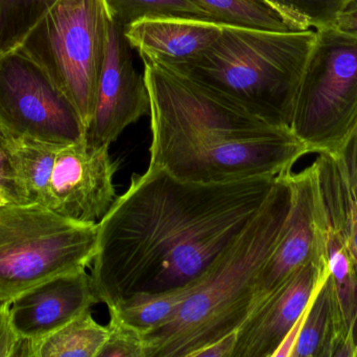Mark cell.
Here are the masks:
<instances>
[{"instance_id": "cell-1", "label": "cell", "mask_w": 357, "mask_h": 357, "mask_svg": "<svg viewBox=\"0 0 357 357\" xmlns=\"http://www.w3.org/2000/svg\"><path fill=\"white\" fill-rule=\"evenodd\" d=\"M277 177L205 184L152 165L134 174L98 222L90 276L100 303L110 309L134 296L197 285L257 215Z\"/></svg>"}, {"instance_id": "cell-2", "label": "cell", "mask_w": 357, "mask_h": 357, "mask_svg": "<svg viewBox=\"0 0 357 357\" xmlns=\"http://www.w3.org/2000/svg\"><path fill=\"white\" fill-rule=\"evenodd\" d=\"M291 174L277 177L257 215L212 264L173 319L144 335L146 357H192L241 327L251 312L258 275L289 216Z\"/></svg>"}, {"instance_id": "cell-3", "label": "cell", "mask_w": 357, "mask_h": 357, "mask_svg": "<svg viewBox=\"0 0 357 357\" xmlns=\"http://www.w3.org/2000/svg\"><path fill=\"white\" fill-rule=\"evenodd\" d=\"M314 39L312 29L274 31L224 25L206 52L177 69L264 121L291 128L298 88Z\"/></svg>"}, {"instance_id": "cell-4", "label": "cell", "mask_w": 357, "mask_h": 357, "mask_svg": "<svg viewBox=\"0 0 357 357\" xmlns=\"http://www.w3.org/2000/svg\"><path fill=\"white\" fill-rule=\"evenodd\" d=\"M310 147L291 129L258 132L208 130L152 136L150 165L182 180L229 182L289 173Z\"/></svg>"}, {"instance_id": "cell-5", "label": "cell", "mask_w": 357, "mask_h": 357, "mask_svg": "<svg viewBox=\"0 0 357 357\" xmlns=\"http://www.w3.org/2000/svg\"><path fill=\"white\" fill-rule=\"evenodd\" d=\"M98 224L63 217L43 205L0 207V301L47 279L86 270L98 249Z\"/></svg>"}, {"instance_id": "cell-6", "label": "cell", "mask_w": 357, "mask_h": 357, "mask_svg": "<svg viewBox=\"0 0 357 357\" xmlns=\"http://www.w3.org/2000/svg\"><path fill=\"white\" fill-rule=\"evenodd\" d=\"M113 19L107 0H58L19 48L75 105L85 128L93 113Z\"/></svg>"}, {"instance_id": "cell-7", "label": "cell", "mask_w": 357, "mask_h": 357, "mask_svg": "<svg viewBox=\"0 0 357 357\" xmlns=\"http://www.w3.org/2000/svg\"><path fill=\"white\" fill-rule=\"evenodd\" d=\"M291 131L312 153L344 152L357 129V38L316 29L298 88Z\"/></svg>"}, {"instance_id": "cell-8", "label": "cell", "mask_w": 357, "mask_h": 357, "mask_svg": "<svg viewBox=\"0 0 357 357\" xmlns=\"http://www.w3.org/2000/svg\"><path fill=\"white\" fill-rule=\"evenodd\" d=\"M0 126L12 136L54 146L85 140L75 105L19 48L0 58Z\"/></svg>"}, {"instance_id": "cell-9", "label": "cell", "mask_w": 357, "mask_h": 357, "mask_svg": "<svg viewBox=\"0 0 357 357\" xmlns=\"http://www.w3.org/2000/svg\"><path fill=\"white\" fill-rule=\"evenodd\" d=\"M131 50L123 27L113 19L93 113L85 132L86 145L92 148L110 147L126 128L150 115L148 86L134 66Z\"/></svg>"}, {"instance_id": "cell-10", "label": "cell", "mask_w": 357, "mask_h": 357, "mask_svg": "<svg viewBox=\"0 0 357 357\" xmlns=\"http://www.w3.org/2000/svg\"><path fill=\"white\" fill-rule=\"evenodd\" d=\"M109 147L92 148L85 140L60 148L50 187L48 209L84 224H98L116 201Z\"/></svg>"}, {"instance_id": "cell-11", "label": "cell", "mask_w": 357, "mask_h": 357, "mask_svg": "<svg viewBox=\"0 0 357 357\" xmlns=\"http://www.w3.org/2000/svg\"><path fill=\"white\" fill-rule=\"evenodd\" d=\"M328 268L326 259L316 256L254 308L236 330L232 357H274Z\"/></svg>"}, {"instance_id": "cell-12", "label": "cell", "mask_w": 357, "mask_h": 357, "mask_svg": "<svg viewBox=\"0 0 357 357\" xmlns=\"http://www.w3.org/2000/svg\"><path fill=\"white\" fill-rule=\"evenodd\" d=\"M100 303L86 270L47 279L22 291L8 304L17 337L38 342Z\"/></svg>"}, {"instance_id": "cell-13", "label": "cell", "mask_w": 357, "mask_h": 357, "mask_svg": "<svg viewBox=\"0 0 357 357\" xmlns=\"http://www.w3.org/2000/svg\"><path fill=\"white\" fill-rule=\"evenodd\" d=\"M291 207L280 239L258 275L252 310L314 259V201L310 169L289 175Z\"/></svg>"}, {"instance_id": "cell-14", "label": "cell", "mask_w": 357, "mask_h": 357, "mask_svg": "<svg viewBox=\"0 0 357 357\" xmlns=\"http://www.w3.org/2000/svg\"><path fill=\"white\" fill-rule=\"evenodd\" d=\"M224 24L184 16L146 17L123 27V36L144 62L185 66L220 37Z\"/></svg>"}, {"instance_id": "cell-15", "label": "cell", "mask_w": 357, "mask_h": 357, "mask_svg": "<svg viewBox=\"0 0 357 357\" xmlns=\"http://www.w3.org/2000/svg\"><path fill=\"white\" fill-rule=\"evenodd\" d=\"M314 190L341 237L357 276V180L345 152L318 154L310 166Z\"/></svg>"}, {"instance_id": "cell-16", "label": "cell", "mask_w": 357, "mask_h": 357, "mask_svg": "<svg viewBox=\"0 0 357 357\" xmlns=\"http://www.w3.org/2000/svg\"><path fill=\"white\" fill-rule=\"evenodd\" d=\"M108 333L88 309L40 341L21 340L16 356L98 357Z\"/></svg>"}, {"instance_id": "cell-17", "label": "cell", "mask_w": 357, "mask_h": 357, "mask_svg": "<svg viewBox=\"0 0 357 357\" xmlns=\"http://www.w3.org/2000/svg\"><path fill=\"white\" fill-rule=\"evenodd\" d=\"M10 145L15 166L29 203L48 207L52 170L56 153L62 147L12 134Z\"/></svg>"}, {"instance_id": "cell-18", "label": "cell", "mask_w": 357, "mask_h": 357, "mask_svg": "<svg viewBox=\"0 0 357 357\" xmlns=\"http://www.w3.org/2000/svg\"><path fill=\"white\" fill-rule=\"evenodd\" d=\"M329 276L319 282L289 357H333V326Z\"/></svg>"}, {"instance_id": "cell-19", "label": "cell", "mask_w": 357, "mask_h": 357, "mask_svg": "<svg viewBox=\"0 0 357 357\" xmlns=\"http://www.w3.org/2000/svg\"><path fill=\"white\" fill-rule=\"evenodd\" d=\"M197 284L169 293L134 296L110 308L109 312L116 314L123 322L146 335L171 321Z\"/></svg>"}, {"instance_id": "cell-20", "label": "cell", "mask_w": 357, "mask_h": 357, "mask_svg": "<svg viewBox=\"0 0 357 357\" xmlns=\"http://www.w3.org/2000/svg\"><path fill=\"white\" fill-rule=\"evenodd\" d=\"M214 21L224 25L274 31H299L260 0H192Z\"/></svg>"}, {"instance_id": "cell-21", "label": "cell", "mask_w": 357, "mask_h": 357, "mask_svg": "<svg viewBox=\"0 0 357 357\" xmlns=\"http://www.w3.org/2000/svg\"><path fill=\"white\" fill-rule=\"evenodd\" d=\"M58 0H0V58L15 52Z\"/></svg>"}, {"instance_id": "cell-22", "label": "cell", "mask_w": 357, "mask_h": 357, "mask_svg": "<svg viewBox=\"0 0 357 357\" xmlns=\"http://www.w3.org/2000/svg\"><path fill=\"white\" fill-rule=\"evenodd\" d=\"M282 15L297 31L335 27L349 0H260Z\"/></svg>"}, {"instance_id": "cell-23", "label": "cell", "mask_w": 357, "mask_h": 357, "mask_svg": "<svg viewBox=\"0 0 357 357\" xmlns=\"http://www.w3.org/2000/svg\"><path fill=\"white\" fill-rule=\"evenodd\" d=\"M107 2L113 18L123 29L146 17L184 16L213 20L192 0H107Z\"/></svg>"}, {"instance_id": "cell-24", "label": "cell", "mask_w": 357, "mask_h": 357, "mask_svg": "<svg viewBox=\"0 0 357 357\" xmlns=\"http://www.w3.org/2000/svg\"><path fill=\"white\" fill-rule=\"evenodd\" d=\"M109 314L108 337L98 357H146L144 335L116 314Z\"/></svg>"}, {"instance_id": "cell-25", "label": "cell", "mask_w": 357, "mask_h": 357, "mask_svg": "<svg viewBox=\"0 0 357 357\" xmlns=\"http://www.w3.org/2000/svg\"><path fill=\"white\" fill-rule=\"evenodd\" d=\"M0 190L15 205H31L13 157L10 134L0 126Z\"/></svg>"}, {"instance_id": "cell-26", "label": "cell", "mask_w": 357, "mask_h": 357, "mask_svg": "<svg viewBox=\"0 0 357 357\" xmlns=\"http://www.w3.org/2000/svg\"><path fill=\"white\" fill-rule=\"evenodd\" d=\"M8 304L0 305V357H14L20 342L10 325Z\"/></svg>"}, {"instance_id": "cell-27", "label": "cell", "mask_w": 357, "mask_h": 357, "mask_svg": "<svg viewBox=\"0 0 357 357\" xmlns=\"http://www.w3.org/2000/svg\"><path fill=\"white\" fill-rule=\"evenodd\" d=\"M236 345V331L209 344L195 352L192 357H232Z\"/></svg>"}, {"instance_id": "cell-28", "label": "cell", "mask_w": 357, "mask_h": 357, "mask_svg": "<svg viewBox=\"0 0 357 357\" xmlns=\"http://www.w3.org/2000/svg\"><path fill=\"white\" fill-rule=\"evenodd\" d=\"M339 31L357 38V0H349L340 12L335 22Z\"/></svg>"}, {"instance_id": "cell-29", "label": "cell", "mask_w": 357, "mask_h": 357, "mask_svg": "<svg viewBox=\"0 0 357 357\" xmlns=\"http://www.w3.org/2000/svg\"><path fill=\"white\" fill-rule=\"evenodd\" d=\"M344 152H345L346 157L349 161V165L351 166L352 170H354L357 180V129L354 138L350 140L349 145Z\"/></svg>"}, {"instance_id": "cell-30", "label": "cell", "mask_w": 357, "mask_h": 357, "mask_svg": "<svg viewBox=\"0 0 357 357\" xmlns=\"http://www.w3.org/2000/svg\"><path fill=\"white\" fill-rule=\"evenodd\" d=\"M10 203H13L10 201V198H8V197L6 196L1 190H0V207H4V205H10Z\"/></svg>"}, {"instance_id": "cell-31", "label": "cell", "mask_w": 357, "mask_h": 357, "mask_svg": "<svg viewBox=\"0 0 357 357\" xmlns=\"http://www.w3.org/2000/svg\"><path fill=\"white\" fill-rule=\"evenodd\" d=\"M354 357H357V343H356V354H354Z\"/></svg>"}, {"instance_id": "cell-32", "label": "cell", "mask_w": 357, "mask_h": 357, "mask_svg": "<svg viewBox=\"0 0 357 357\" xmlns=\"http://www.w3.org/2000/svg\"><path fill=\"white\" fill-rule=\"evenodd\" d=\"M4 303H8V302H1V301H0V305H2V304H4Z\"/></svg>"}]
</instances>
